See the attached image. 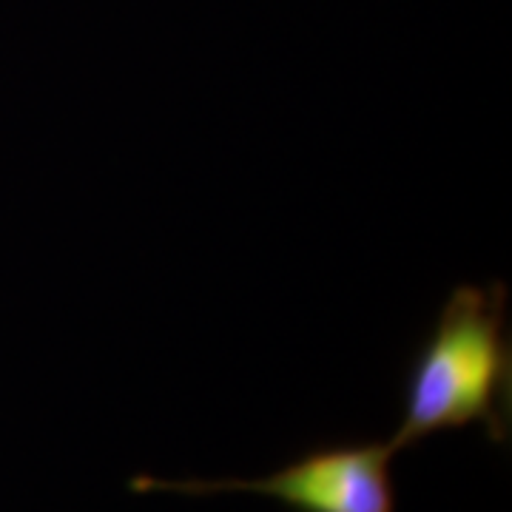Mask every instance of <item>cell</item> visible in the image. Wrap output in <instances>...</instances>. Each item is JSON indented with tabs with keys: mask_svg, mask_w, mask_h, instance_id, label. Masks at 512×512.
Here are the masks:
<instances>
[{
	"mask_svg": "<svg viewBox=\"0 0 512 512\" xmlns=\"http://www.w3.org/2000/svg\"><path fill=\"white\" fill-rule=\"evenodd\" d=\"M510 291L504 282L458 285L421 342L402 390V416L387 436L396 456L430 436L478 427L507 444L512 427Z\"/></svg>",
	"mask_w": 512,
	"mask_h": 512,
	"instance_id": "6da1fadb",
	"label": "cell"
},
{
	"mask_svg": "<svg viewBox=\"0 0 512 512\" xmlns=\"http://www.w3.org/2000/svg\"><path fill=\"white\" fill-rule=\"evenodd\" d=\"M396 450L387 439L336 441L311 447L274 473L254 478H128L137 495H256L291 512H396Z\"/></svg>",
	"mask_w": 512,
	"mask_h": 512,
	"instance_id": "7a4b0ae2",
	"label": "cell"
}]
</instances>
